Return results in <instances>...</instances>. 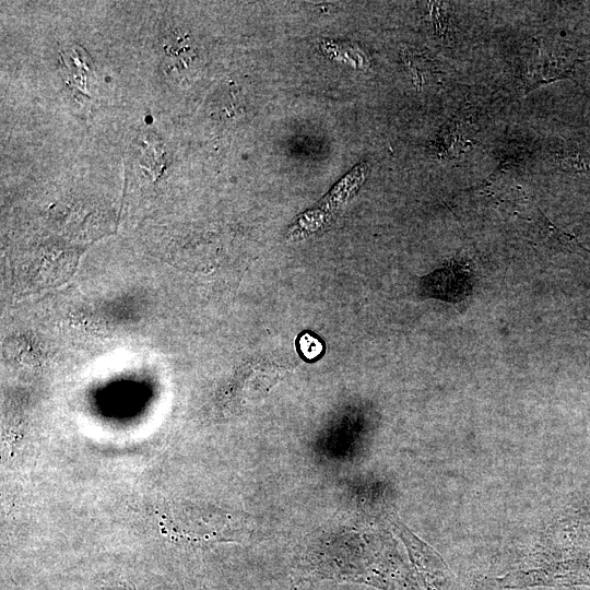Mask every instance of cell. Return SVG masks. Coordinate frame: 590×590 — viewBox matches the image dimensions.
<instances>
[{
    "mask_svg": "<svg viewBox=\"0 0 590 590\" xmlns=\"http://www.w3.org/2000/svg\"><path fill=\"white\" fill-rule=\"evenodd\" d=\"M239 516L215 506L178 502L161 516L162 533L176 542L208 544L239 540L244 533Z\"/></svg>",
    "mask_w": 590,
    "mask_h": 590,
    "instance_id": "1",
    "label": "cell"
},
{
    "mask_svg": "<svg viewBox=\"0 0 590 590\" xmlns=\"http://www.w3.org/2000/svg\"><path fill=\"white\" fill-rule=\"evenodd\" d=\"M389 522L408 548L410 559L427 590H452L455 577L437 552L414 535L394 515Z\"/></svg>",
    "mask_w": 590,
    "mask_h": 590,
    "instance_id": "2",
    "label": "cell"
},
{
    "mask_svg": "<svg viewBox=\"0 0 590 590\" xmlns=\"http://www.w3.org/2000/svg\"><path fill=\"white\" fill-rule=\"evenodd\" d=\"M474 284L472 264L467 258H455L444 267L421 279L420 288L425 297L449 303L465 300Z\"/></svg>",
    "mask_w": 590,
    "mask_h": 590,
    "instance_id": "3",
    "label": "cell"
},
{
    "mask_svg": "<svg viewBox=\"0 0 590 590\" xmlns=\"http://www.w3.org/2000/svg\"><path fill=\"white\" fill-rule=\"evenodd\" d=\"M532 215L530 233L538 245L560 252L590 255V249L582 246L574 235L554 225L540 209L535 208Z\"/></svg>",
    "mask_w": 590,
    "mask_h": 590,
    "instance_id": "4",
    "label": "cell"
},
{
    "mask_svg": "<svg viewBox=\"0 0 590 590\" xmlns=\"http://www.w3.org/2000/svg\"><path fill=\"white\" fill-rule=\"evenodd\" d=\"M298 349L305 358L311 361L321 355L323 346L317 337L305 332L298 339Z\"/></svg>",
    "mask_w": 590,
    "mask_h": 590,
    "instance_id": "5",
    "label": "cell"
},
{
    "mask_svg": "<svg viewBox=\"0 0 590 590\" xmlns=\"http://www.w3.org/2000/svg\"><path fill=\"white\" fill-rule=\"evenodd\" d=\"M476 590H484V589H476Z\"/></svg>",
    "mask_w": 590,
    "mask_h": 590,
    "instance_id": "6",
    "label": "cell"
}]
</instances>
